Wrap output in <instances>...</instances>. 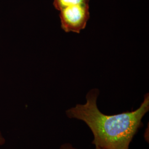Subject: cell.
<instances>
[{"label": "cell", "mask_w": 149, "mask_h": 149, "mask_svg": "<svg viewBox=\"0 0 149 149\" xmlns=\"http://www.w3.org/2000/svg\"><path fill=\"white\" fill-rule=\"evenodd\" d=\"M90 0H54L55 8L60 11L65 7L89 3Z\"/></svg>", "instance_id": "3957f363"}, {"label": "cell", "mask_w": 149, "mask_h": 149, "mask_svg": "<svg viewBox=\"0 0 149 149\" xmlns=\"http://www.w3.org/2000/svg\"><path fill=\"white\" fill-rule=\"evenodd\" d=\"M60 149H76V148H74V147L72 145H71L70 144H69V143H66V144H63L61 146V147H60ZM96 149H100V148H96Z\"/></svg>", "instance_id": "277c9868"}, {"label": "cell", "mask_w": 149, "mask_h": 149, "mask_svg": "<svg viewBox=\"0 0 149 149\" xmlns=\"http://www.w3.org/2000/svg\"><path fill=\"white\" fill-rule=\"evenodd\" d=\"M62 29L66 33H80L90 18L88 3L71 6L60 11Z\"/></svg>", "instance_id": "7a4b0ae2"}, {"label": "cell", "mask_w": 149, "mask_h": 149, "mask_svg": "<svg viewBox=\"0 0 149 149\" xmlns=\"http://www.w3.org/2000/svg\"><path fill=\"white\" fill-rule=\"evenodd\" d=\"M99 90L94 88L87 94L86 103L77 104L66 111V116L85 123L93 135L92 144L102 149H129L142 119L149 111V95L136 110L115 115H106L98 109Z\"/></svg>", "instance_id": "6da1fadb"}, {"label": "cell", "mask_w": 149, "mask_h": 149, "mask_svg": "<svg viewBox=\"0 0 149 149\" xmlns=\"http://www.w3.org/2000/svg\"><path fill=\"white\" fill-rule=\"evenodd\" d=\"M5 143V139L2 136V134L0 132V145H2Z\"/></svg>", "instance_id": "5b68a950"}]
</instances>
